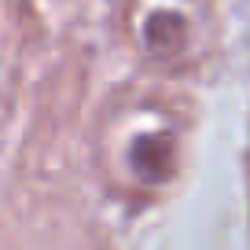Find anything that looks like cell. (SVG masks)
I'll list each match as a JSON object with an SVG mask.
<instances>
[{"label":"cell","instance_id":"obj_2","mask_svg":"<svg viewBox=\"0 0 250 250\" xmlns=\"http://www.w3.org/2000/svg\"><path fill=\"white\" fill-rule=\"evenodd\" d=\"M144 37H147V48H155V52H173L184 37V19L173 15V11H158L147 19Z\"/></svg>","mask_w":250,"mask_h":250},{"label":"cell","instance_id":"obj_1","mask_svg":"<svg viewBox=\"0 0 250 250\" xmlns=\"http://www.w3.org/2000/svg\"><path fill=\"white\" fill-rule=\"evenodd\" d=\"M169 158H173V144L169 136H147V140H136L133 147V166L144 180H162L169 173Z\"/></svg>","mask_w":250,"mask_h":250}]
</instances>
